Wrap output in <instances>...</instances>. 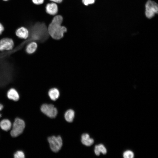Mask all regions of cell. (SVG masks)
Masks as SVG:
<instances>
[{
  "mask_svg": "<svg viewBox=\"0 0 158 158\" xmlns=\"http://www.w3.org/2000/svg\"><path fill=\"white\" fill-rule=\"evenodd\" d=\"M50 1L53 2L54 3H61L63 0H49Z\"/></svg>",
  "mask_w": 158,
  "mask_h": 158,
  "instance_id": "obj_22",
  "label": "cell"
},
{
  "mask_svg": "<svg viewBox=\"0 0 158 158\" xmlns=\"http://www.w3.org/2000/svg\"><path fill=\"white\" fill-rule=\"evenodd\" d=\"M123 156L125 158H133L134 157V154L132 151L127 150L123 153Z\"/></svg>",
  "mask_w": 158,
  "mask_h": 158,
  "instance_id": "obj_15",
  "label": "cell"
},
{
  "mask_svg": "<svg viewBox=\"0 0 158 158\" xmlns=\"http://www.w3.org/2000/svg\"><path fill=\"white\" fill-rule=\"evenodd\" d=\"M98 147L100 153L102 152L103 154H105L107 152V150L104 146L102 144L98 145Z\"/></svg>",
  "mask_w": 158,
  "mask_h": 158,
  "instance_id": "obj_17",
  "label": "cell"
},
{
  "mask_svg": "<svg viewBox=\"0 0 158 158\" xmlns=\"http://www.w3.org/2000/svg\"><path fill=\"white\" fill-rule=\"evenodd\" d=\"M15 158H24L25 155L24 152L21 151H18L14 154Z\"/></svg>",
  "mask_w": 158,
  "mask_h": 158,
  "instance_id": "obj_16",
  "label": "cell"
},
{
  "mask_svg": "<svg viewBox=\"0 0 158 158\" xmlns=\"http://www.w3.org/2000/svg\"><path fill=\"white\" fill-rule=\"evenodd\" d=\"M2 0L4 1H8V0Z\"/></svg>",
  "mask_w": 158,
  "mask_h": 158,
  "instance_id": "obj_24",
  "label": "cell"
},
{
  "mask_svg": "<svg viewBox=\"0 0 158 158\" xmlns=\"http://www.w3.org/2000/svg\"><path fill=\"white\" fill-rule=\"evenodd\" d=\"M74 116V111L71 109L68 110L64 114L65 118L66 120L68 122H71L73 121Z\"/></svg>",
  "mask_w": 158,
  "mask_h": 158,
  "instance_id": "obj_14",
  "label": "cell"
},
{
  "mask_svg": "<svg viewBox=\"0 0 158 158\" xmlns=\"http://www.w3.org/2000/svg\"><path fill=\"white\" fill-rule=\"evenodd\" d=\"M16 37L22 40H26L29 37L30 32L26 27L21 26L18 28L15 31Z\"/></svg>",
  "mask_w": 158,
  "mask_h": 158,
  "instance_id": "obj_7",
  "label": "cell"
},
{
  "mask_svg": "<svg viewBox=\"0 0 158 158\" xmlns=\"http://www.w3.org/2000/svg\"><path fill=\"white\" fill-rule=\"evenodd\" d=\"M94 152L96 155L99 156L100 155V152L99 150L98 145H96L95 146Z\"/></svg>",
  "mask_w": 158,
  "mask_h": 158,
  "instance_id": "obj_20",
  "label": "cell"
},
{
  "mask_svg": "<svg viewBox=\"0 0 158 158\" xmlns=\"http://www.w3.org/2000/svg\"><path fill=\"white\" fill-rule=\"evenodd\" d=\"M44 0H32V3L36 5L42 4L44 2Z\"/></svg>",
  "mask_w": 158,
  "mask_h": 158,
  "instance_id": "obj_19",
  "label": "cell"
},
{
  "mask_svg": "<svg viewBox=\"0 0 158 158\" xmlns=\"http://www.w3.org/2000/svg\"><path fill=\"white\" fill-rule=\"evenodd\" d=\"M81 141L82 143L87 146H90L94 142V140L90 138L89 135L84 133L81 136Z\"/></svg>",
  "mask_w": 158,
  "mask_h": 158,
  "instance_id": "obj_11",
  "label": "cell"
},
{
  "mask_svg": "<svg viewBox=\"0 0 158 158\" xmlns=\"http://www.w3.org/2000/svg\"><path fill=\"white\" fill-rule=\"evenodd\" d=\"M158 6L155 2L148 0L145 5V14L147 18H150L158 13Z\"/></svg>",
  "mask_w": 158,
  "mask_h": 158,
  "instance_id": "obj_4",
  "label": "cell"
},
{
  "mask_svg": "<svg viewBox=\"0 0 158 158\" xmlns=\"http://www.w3.org/2000/svg\"><path fill=\"white\" fill-rule=\"evenodd\" d=\"M42 112L48 117L53 118H55L57 114V110L52 104H44L41 107Z\"/></svg>",
  "mask_w": 158,
  "mask_h": 158,
  "instance_id": "obj_5",
  "label": "cell"
},
{
  "mask_svg": "<svg viewBox=\"0 0 158 158\" xmlns=\"http://www.w3.org/2000/svg\"><path fill=\"white\" fill-rule=\"evenodd\" d=\"M25 126V122L23 120L19 118H16L11 132V136L16 137L21 134L23 133Z\"/></svg>",
  "mask_w": 158,
  "mask_h": 158,
  "instance_id": "obj_2",
  "label": "cell"
},
{
  "mask_svg": "<svg viewBox=\"0 0 158 158\" xmlns=\"http://www.w3.org/2000/svg\"><path fill=\"white\" fill-rule=\"evenodd\" d=\"M7 96L8 99L14 101H17L19 99V94L17 90L15 88L10 89L7 93Z\"/></svg>",
  "mask_w": 158,
  "mask_h": 158,
  "instance_id": "obj_9",
  "label": "cell"
},
{
  "mask_svg": "<svg viewBox=\"0 0 158 158\" xmlns=\"http://www.w3.org/2000/svg\"><path fill=\"white\" fill-rule=\"evenodd\" d=\"M3 108V105L1 104H0V111H1ZM1 116V114L0 113V118Z\"/></svg>",
  "mask_w": 158,
  "mask_h": 158,
  "instance_id": "obj_23",
  "label": "cell"
},
{
  "mask_svg": "<svg viewBox=\"0 0 158 158\" xmlns=\"http://www.w3.org/2000/svg\"><path fill=\"white\" fill-rule=\"evenodd\" d=\"M45 11L47 13L51 15L54 16L58 12V6L55 3H48L45 6Z\"/></svg>",
  "mask_w": 158,
  "mask_h": 158,
  "instance_id": "obj_8",
  "label": "cell"
},
{
  "mask_svg": "<svg viewBox=\"0 0 158 158\" xmlns=\"http://www.w3.org/2000/svg\"><path fill=\"white\" fill-rule=\"evenodd\" d=\"M15 42L12 38L4 37L0 39V51H9L13 49Z\"/></svg>",
  "mask_w": 158,
  "mask_h": 158,
  "instance_id": "obj_6",
  "label": "cell"
},
{
  "mask_svg": "<svg viewBox=\"0 0 158 158\" xmlns=\"http://www.w3.org/2000/svg\"><path fill=\"white\" fill-rule=\"evenodd\" d=\"M63 20L61 16L56 15L48 25L47 30L49 34L55 40H59L62 38L64 33L67 31V28L61 25Z\"/></svg>",
  "mask_w": 158,
  "mask_h": 158,
  "instance_id": "obj_1",
  "label": "cell"
},
{
  "mask_svg": "<svg viewBox=\"0 0 158 158\" xmlns=\"http://www.w3.org/2000/svg\"><path fill=\"white\" fill-rule=\"evenodd\" d=\"M95 0H82V2L85 6H88L89 4H91L94 3Z\"/></svg>",
  "mask_w": 158,
  "mask_h": 158,
  "instance_id": "obj_18",
  "label": "cell"
},
{
  "mask_svg": "<svg viewBox=\"0 0 158 158\" xmlns=\"http://www.w3.org/2000/svg\"><path fill=\"white\" fill-rule=\"evenodd\" d=\"M4 30V27L3 25L0 23V36Z\"/></svg>",
  "mask_w": 158,
  "mask_h": 158,
  "instance_id": "obj_21",
  "label": "cell"
},
{
  "mask_svg": "<svg viewBox=\"0 0 158 158\" xmlns=\"http://www.w3.org/2000/svg\"><path fill=\"white\" fill-rule=\"evenodd\" d=\"M50 148L51 150L55 152H58L62 145V140L61 137L53 136L48 138Z\"/></svg>",
  "mask_w": 158,
  "mask_h": 158,
  "instance_id": "obj_3",
  "label": "cell"
},
{
  "mask_svg": "<svg viewBox=\"0 0 158 158\" xmlns=\"http://www.w3.org/2000/svg\"><path fill=\"white\" fill-rule=\"evenodd\" d=\"M11 126V121L7 119L2 120L0 122V127L3 130L7 131L10 129Z\"/></svg>",
  "mask_w": 158,
  "mask_h": 158,
  "instance_id": "obj_13",
  "label": "cell"
},
{
  "mask_svg": "<svg viewBox=\"0 0 158 158\" xmlns=\"http://www.w3.org/2000/svg\"><path fill=\"white\" fill-rule=\"evenodd\" d=\"M37 47L38 45L36 41L34 40L31 41L26 46V51L28 54H32L36 51Z\"/></svg>",
  "mask_w": 158,
  "mask_h": 158,
  "instance_id": "obj_10",
  "label": "cell"
},
{
  "mask_svg": "<svg viewBox=\"0 0 158 158\" xmlns=\"http://www.w3.org/2000/svg\"><path fill=\"white\" fill-rule=\"evenodd\" d=\"M50 99L54 101L57 99L60 96V92L58 88L53 87L50 89L48 92Z\"/></svg>",
  "mask_w": 158,
  "mask_h": 158,
  "instance_id": "obj_12",
  "label": "cell"
}]
</instances>
